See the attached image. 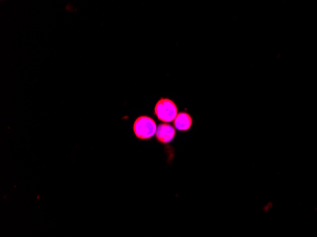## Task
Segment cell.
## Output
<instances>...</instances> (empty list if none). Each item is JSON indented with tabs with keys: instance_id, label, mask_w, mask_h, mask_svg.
<instances>
[{
	"instance_id": "cell-2",
	"label": "cell",
	"mask_w": 317,
	"mask_h": 237,
	"mask_svg": "<svg viewBox=\"0 0 317 237\" xmlns=\"http://www.w3.org/2000/svg\"><path fill=\"white\" fill-rule=\"evenodd\" d=\"M154 115L162 123L173 122L178 115V108L174 102L167 98L158 100L154 108Z\"/></svg>"
},
{
	"instance_id": "cell-4",
	"label": "cell",
	"mask_w": 317,
	"mask_h": 237,
	"mask_svg": "<svg viewBox=\"0 0 317 237\" xmlns=\"http://www.w3.org/2000/svg\"><path fill=\"white\" fill-rule=\"evenodd\" d=\"M193 125V119L190 115L186 112L178 113L176 119L174 120V127L181 132H185L190 130Z\"/></svg>"
},
{
	"instance_id": "cell-3",
	"label": "cell",
	"mask_w": 317,
	"mask_h": 237,
	"mask_svg": "<svg viewBox=\"0 0 317 237\" xmlns=\"http://www.w3.org/2000/svg\"><path fill=\"white\" fill-rule=\"evenodd\" d=\"M175 136H176V128L172 127L171 125L162 123L157 127L155 137L158 142L168 144L174 140Z\"/></svg>"
},
{
	"instance_id": "cell-1",
	"label": "cell",
	"mask_w": 317,
	"mask_h": 237,
	"mask_svg": "<svg viewBox=\"0 0 317 237\" xmlns=\"http://www.w3.org/2000/svg\"><path fill=\"white\" fill-rule=\"evenodd\" d=\"M157 131L156 122L148 116H141L133 124L134 135L140 140H149Z\"/></svg>"
}]
</instances>
